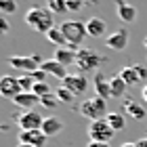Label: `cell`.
<instances>
[{
	"mask_svg": "<svg viewBox=\"0 0 147 147\" xmlns=\"http://www.w3.org/2000/svg\"><path fill=\"white\" fill-rule=\"evenodd\" d=\"M25 23H28L30 30L38 32V34H49V32L55 28V21H53V13L44 6H32V9L25 13Z\"/></svg>",
	"mask_w": 147,
	"mask_h": 147,
	"instance_id": "6da1fadb",
	"label": "cell"
},
{
	"mask_svg": "<svg viewBox=\"0 0 147 147\" xmlns=\"http://www.w3.org/2000/svg\"><path fill=\"white\" fill-rule=\"evenodd\" d=\"M61 32L65 40H67V46L78 51V46L82 44V40L88 36V32H86V23L84 21H76V19H67V21L61 23Z\"/></svg>",
	"mask_w": 147,
	"mask_h": 147,
	"instance_id": "7a4b0ae2",
	"label": "cell"
},
{
	"mask_svg": "<svg viewBox=\"0 0 147 147\" xmlns=\"http://www.w3.org/2000/svg\"><path fill=\"white\" fill-rule=\"evenodd\" d=\"M80 113L84 118H88L90 122H97V120H105L107 118V103L105 99L101 97H90V99H84L80 103Z\"/></svg>",
	"mask_w": 147,
	"mask_h": 147,
	"instance_id": "3957f363",
	"label": "cell"
},
{
	"mask_svg": "<svg viewBox=\"0 0 147 147\" xmlns=\"http://www.w3.org/2000/svg\"><path fill=\"white\" fill-rule=\"evenodd\" d=\"M103 61V57L99 55L97 51H92V49H78V55H76V65H78V69L80 71H95L99 69V65H101Z\"/></svg>",
	"mask_w": 147,
	"mask_h": 147,
	"instance_id": "277c9868",
	"label": "cell"
},
{
	"mask_svg": "<svg viewBox=\"0 0 147 147\" xmlns=\"http://www.w3.org/2000/svg\"><path fill=\"white\" fill-rule=\"evenodd\" d=\"M9 65L15 69H21L25 74H34L36 69H40L42 61H40L38 55H13V57H9Z\"/></svg>",
	"mask_w": 147,
	"mask_h": 147,
	"instance_id": "5b68a950",
	"label": "cell"
},
{
	"mask_svg": "<svg viewBox=\"0 0 147 147\" xmlns=\"http://www.w3.org/2000/svg\"><path fill=\"white\" fill-rule=\"evenodd\" d=\"M113 135H116V132H113V128L109 126L107 120H97V122H90V126H88V137H90V141L109 143Z\"/></svg>",
	"mask_w": 147,
	"mask_h": 147,
	"instance_id": "8992f818",
	"label": "cell"
},
{
	"mask_svg": "<svg viewBox=\"0 0 147 147\" xmlns=\"http://www.w3.org/2000/svg\"><path fill=\"white\" fill-rule=\"evenodd\" d=\"M42 122H44V118L40 116L38 111H34V109L23 111L21 116L17 118V124H19L21 130H40L42 128Z\"/></svg>",
	"mask_w": 147,
	"mask_h": 147,
	"instance_id": "52a82bcc",
	"label": "cell"
},
{
	"mask_svg": "<svg viewBox=\"0 0 147 147\" xmlns=\"http://www.w3.org/2000/svg\"><path fill=\"white\" fill-rule=\"evenodd\" d=\"M116 15L118 19L122 23H135V19H137V9H135V4H130L128 0H116Z\"/></svg>",
	"mask_w": 147,
	"mask_h": 147,
	"instance_id": "ba28073f",
	"label": "cell"
},
{
	"mask_svg": "<svg viewBox=\"0 0 147 147\" xmlns=\"http://www.w3.org/2000/svg\"><path fill=\"white\" fill-rule=\"evenodd\" d=\"M23 88L21 84H19V78L15 76H4L0 80V95L6 97V99H15L17 95H21Z\"/></svg>",
	"mask_w": 147,
	"mask_h": 147,
	"instance_id": "9c48e42d",
	"label": "cell"
},
{
	"mask_svg": "<svg viewBox=\"0 0 147 147\" xmlns=\"http://www.w3.org/2000/svg\"><path fill=\"white\" fill-rule=\"evenodd\" d=\"M105 44H107V49H111V51H124L126 46H128V30L120 28L116 32H111V34L105 38Z\"/></svg>",
	"mask_w": 147,
	"mask_h": 147,
	"instance_id": "30bf717a",
	"label": "cell"
},
{
	"mask_svg": "<svg viewBox=\"0 0 147 147\" xmlns=\"http://www.w3.org/2000/svg\"><path fill=\"white\" fill-rule=\"evenodd\" d=\"M61 86L71 90L74 95H82V92L88 88V80H86V76H82V74H69V76L63 80Z\"/></svg>",
	"mask_w": 147,
	"mask_h": 147,
	"instance_id": "8fae6325",
	"label": "cell"
},
{
	"mask_svg": "<svg viewBox=\"0 0 147 147\" xmlns=\"http://www.w3.org/2000/svg\"><path fill=\"white\" fill-rule=\"evenodd\" d=\"M46 139L49 137L42 132V128L40 130H21L19 132V143L30 145V147H44Z\"/></svg>",
	"mask_w": 147,
	"mask_h": 147,
	"instance_id": "7c38bea8",
	"label": "cell"
},
{
	"mask_svg": "<svg viewBox=\"0 0 147 147\" xmlns=\"http://www.w3.org/2000/svg\"><path fill=\"white\" fill-rule=\"evenodd\" d=\"M92 84H95V92H97V97H101V99H111V78H107L105 74H95V80H92Z\"/></svg>",
	"mask_w": 147,
	"mask_h": 147,
	"instance_id": "4fadbf2b",
	"label": "cell"
},
{
	"mask_svg": "<svg viewBox=\"0 0 147 147\" xmlns=\"http://www.w3.org/2000/svg\"><path fill=\"white\" fill-rule=\"evenodd\" d=\"M40 69H42V71H46V76L51 74V76L59 78L61 82H63V80L69 76V74H67V67H65V65H61L59 61H55V59H46V61H42Z\"/></svg>",
	"mask_w": 147,
	"mask_h": 147,
	"instance_id": "5bb4252c",
	"label": "cell"
},
{
	"mask_svg": "<svg viewBox=\"0 0 147 147\" xmlns=\"http://www.w3.org/2000/svg\"><path fill=\"white\" fill-rule=\"evenodd\" d=\"M76 55H78L76 49H71V46H61V49H55V55H53V59L67 67V65L76 63Z\"/></svg>",
	"mask_w": 147,
	"mask_h": 147,
	"instance_id": "9a60e30c",
	"label": "cell"
},
{
	"mask_svg": "<svg viewBox=\"0 0 147 147\" xmlns=\"http://www.w3.org/2000/svg\"><path fill=\"white\" fill-rule=\"evenodd\" d=\"M86 32H88V36L92 38H101L105 32H107V21L101 17H90L88 21H86Z\"/></svg>",
	"mask_w": 147,
	"mask_h": 147,
	"instance_id": "2e32d148",
	"label": "cell"
},
{
	"mask_svg": "<svg viewBox=\"0 0 147 147\" xmlns=\"http://www.w3.org/2000/svg\"><path fill=\"white\" fill-rule=\"evenodd\" d=\"M61 130H63V120H61V118H57V116L44 118V122H42V132H44L46 137H55V135H59Z\"/></svg>",
	"mask_w": 147,
	"mask_h": 147,
	"instance_id": "e0dca14e",
	"label": "cell"
},
{
	"mask_svg": "<svg viewBox=\"0 0 147 147\" xmlns=\"http://www.w3.org/2000/svg\"><path fill=\"white\" fill-rule=\"evenodd\" d=\"M15 105L17 107H21V109H25V111H30L32 107H36V105L40 103V97L38 95H34V92H21V95H17L15 99Z\"/></svg>",
	"mask_w": 147,
	"mask_h": 147,
	"instance_id": "ac0fdd59",
	"label": "cell"
},
{
	"mask_svg": "<svg viewBox=\"0 0 147 147\" xmlns=\"http://www.w3.org/2000/svg\"><path fill=\"white\" fill-rule=\"evenodd\" d=\"M124 113L126 116H130L132 120H145V107L141 103H137L135 99H126L124 101Z\"/></svg>",
	"mask_w": 147,
	"mask_h": 147,
	"instance_id": "d6986e66",
	"label": "cell"
},
{
	"mask_svg": "<svg viewBox=\"0 0 147 147\" xmlns=\"http://www.w3.org/2000/svg\"><path fill=\"white\" fill-rule=\"evenodd\" d=\"M118 76L122 78V80H124V82L128 84V86H135L137 82H141V80H139V74H137V69L132 67V65H126V67H122V69L118 71Z\"/></svg>",
	"mask_w": 147,
	"mask_h": 147,
	"instance_id": "ffe728a7",
	"label": "cell"
},
{
	"mask_svg": "<svg viewBox=\"0 0 147 147\" xmlns=\"http://www.w3.org/2000/svg\"><path fill=\"white\" fill-rule=\"evenodd\" d=\"M105 120L109 122V126L113 128V132H120V130H124V128H126V120H124L122 113H118V111H109Z\"/></svg>",
	"mask_w": 147,
	"mask_h": 147,
	"instance_id": "44dd1931",
	"label": "cell"
},
{
	"mask_svg": "<svg viewBox=\"0 0 147 147\" xmlns=\"http://www.w3.org/2000/svg\"><path fill=\"white\" fill-rule=\"evenodd\" d=\"M46 40H49L51 44H55L57 49H61L63 44H67V40H65V36H63V32H61V28H53L49 34H46Z\"/></svg>",
	"mask_w": 147,
	"mask_h": 147,
	"instance_id": "7402d4cb",
	"label": "cell"
},
{
	"mask_svg": "<svg viewBox=\"0 0 147 147\" xmlns=\"http://www.w3.org/2000/svg\"><path fill=\"white\" fill-rule=\"evenodd\" d=\"M126 88H128V84H126L124 80L116 74V76L111 78V97H122L126 92Z\"/></svg>",
	"mask_w": 147,
	"mask_h": 147,
	"instance_id": "603a6c76",
	"label": "cell"
},
{
	"mask_svg": "<svg viewBox=\"0 0 147 147\" xmlns=\"http://www.w3.org/2000/svg\"><path fill=\"white\" fill-rule=\"evenodd\" d=\"M46 9L53 15H63L67 11V0H46Z\"/></svg>",
	"mask_w": 147,
	"mask_h": 147,
	"instance_id": "cb8c5ba5",
	"label": "cell"
},
{
	"mask_svg": "<svg viewBox=\"0 0 147 147\" xmlns=\"http://www.w3.org/2000/svg\"><path fill=\"white\" fill-rule=\"evenodd\" d=\"M55 97L59 99V103H71L74 99H76V95H74L71 90H67L65 86H59V88H55Z\"/></svg>",
	"mask_w": 147,
	"mask_h": 147,
	"instance_id": "d4e9b609",
	"label": "cell"
},
{
	"mask_svg": "<svg viewBox=\"0 0 147 147\" xmlns=\"http://www.w3.org/2000/svg\"><path fill=\"white\" fill-rule=\"evenodd\" d=\"M19 78V84H21V88H23V92H32L34 90V78L30 76V74H23V76H17Z\"/></svg>",
	"mask_w": 147,
	"mask_h": 147,
	"instance_id": "484cf974",
	"label": "cell"
},
{
	"mask_svg": "<svg viewBox=\"0 0 147 147\" xmlns=\"http://www.w3.org/2000/svg\"><path fill=\"white\" fill-rule=\"evenodd\" d=\"M32 92L42 99V97H49L51 92H55V90H51V86L46 84V82H38V84H34V90H32Z\"/></svg>",
	"mask_w": 147,
	"mask_h": 147,
	"instance_id": "4316f807",
	"label": "cell"
},
{
	"mask_svg": "<svg viewBox=\"0 0 147 147\" xmlns=\"http://www.w3.org/2000/svg\"><path fill=\"white\" fill-rule=\"evenodd\" d=\"M0 11L2 13H17V2L15 0H0Z\"/></svg>",
	"mask_w": 147,
	"mask_h": 147,
	"instance_id": "83f0119b",
	"label": "cell"
},
{
	"mask_svg": "<svg viewBox=\"0 0 147 147\" xmlns=\"http://www.w3.org/2000/svg\"><path fill=\"white\" fill-rule=\"evenodd\" d=\"M59 103V99L55 97V95H49V97H42V99H40V105H42V107H55V105Z\"/></svg>",
	"mask_w": 147,
	"mask_h": 147,
	"instance_id": "f1b7e54d",
	"label": "cell"
},
{
	"mask_svg": "<svg viewBox=\"0 0 147 147\" xmlns=\"http://www.w3.org/2000/svg\"><path fill=\"white\" fill-rule=\"evenodd\" d=\"M82 6H84V0H67V11H71V13L82 11Z\"/></svg>",
	"mask_w": 147,
	"mask_h": 147,
	"instance_id": "f546056e",
	"label": "cell"
},
{
	"mask_svg": "<svg viewBox=\"0 0 147 147\" xmlns=\"http://www.w3.org/2000/svg\"><path fill=\"white\" fill-rule=\"evenodd\" d=\"M30 76L34 78V82L38 84V82H44V80H46V71H42V69H36L34 74H30Z\"/></svg>",
	"mask_w": 147,
	"mask_h": 147,
	"instance_id": "4dcf8cb0",
	"label": "cell"
},
{
	"mask_svg": "<svg viewBox=\"0 0 147 147\" xmlns=\"http://www.w3.org/2000/svg\"><path fill=\"white\" fill-rule=\"evenodd\" d=\"M132 67L137 69V74H139V80H141V82H143V80L147 78V69L143 67V65H139V63H135V65H132Z\"/></svg>",
	"mask_w": 147,
	"mask_h": 147,
	"instance_id": "1f68e13d",
	"label": "cell"
},
{
	"mask_svg": "<svg viewBox=\"0 0 147 147\" xmlns=\"http://www.w3.org/2000/svg\"><path fill=\"white\" fill-rule=\"evenodd\" d=\"M86 147H111L109 143H103V141H88Z\"/></svg>",
	"mask_w": 147,
	"mask_h": 147,
	"instance_id": "d6a6232c",
	"label": "cell"
},
{
	"mask_svg": "<svg viewBox=\"0 0 147 147\" xmlns=\"http://www.w3.org/2000/svg\"><path fill=\"white\" fill-rule=\"evenodd\" d=\"M0 28H2V34H9V21H6L4 17L0 19Z\"/></svg>",
	"mask_w": 147,
	"mask_h": 147,
	"instance_id": "836d02e7",
	"label": "cell"
},
{
	"mask_svg": "<svg viewBox=\"0 0 147 147\" xmlns=\"http://www.w3.org/2000/svg\"><path fill=\"white\" fill-rule=\"evenodd\" d=\"M137 147H147V137H141L137 141Z\"/></svg>",
	"mask_w": 147,
	"mask_h": 147,
	"instance_id": "e575fe53",
	"label": "cell"
},
{
	"mask_svg": "<svg viewBox=\"0 0 147 147\" xmlns=\"http://www.w3.org/2000/svg\"><path fill=\"white\" fill-rule=\"evenodd\" d=\"M141 92H143V101H145V103H147V84H145V86H143V90H141Z\"/></svg>",
	"mask_w": 147,
	"mask_h": 147,
	"instance_id": "d590c367",
	"label": "cell"
},
{
	"mask_svg": "<svg viewBox=\"0 0 147 147\" xmlns=\"http://www.w3.org/2000/svg\"><path fill=\"white\" fill-rule=\"evenodd\" d=\"M120 147H137V143H122Z\"/></svg>",
	"mask_w": 147,
	"mask_h": 147,
	"instance_id": "8d00e7d4",
	"label": "cell"
},
{
	"mask_svg": "<svg viewBox=\"0 0 147 147\" xmlns=\"http://www.w3.org/2000/svg\"><path fill=\"white\" fill-rule=\"evenodd\" d=\"M17 147H30V145H23V143H19V145H17Z\"/></svg>",
	"mask_w": 147,
	"mask_h": 147,
	"instance_id": "74e56055",
	"label": "cell"
},
{
	"mask_svg": "<svg viewBox=\"0 0 147 147\" xmlns=\"http://www.w3.org/2000/svg\"><path fill=\"white\" fill-rule=\"evenodd\" d=\"M143 44H145V49H147V38H145V40H143Z\"/></svg>",
	"mask_w": 147,
	"mask_h": 147,
	"instance_id": "f35d334b",
	"label": "cell"
}]
</instances>
